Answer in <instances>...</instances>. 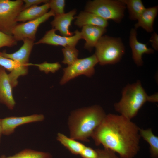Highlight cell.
<instances>
[{
  "label": "cell",
  "mask_w": 158,
  "mask_h": 158,
  "mask_svg": "<svg viewBox=\"0 0 158 158\" xmlns=\"http://www.w3.org/2000/svg\"><path fill=\"white\" fill-rule=\"evenodd\" d=\"M23 0H0V31L12 35L17 24V18L23 6Z\"/></svg>",
  "instance_id": "obj_6"
},
{
  "label": "cell",
  "mask_w": 158,
  "mask_h": 158,
  "mask_svg": "<svg viewBox=\"0 0 158 158\" xmlns=\"http://www.w3.org/2000/svg\"><path fill=\"white\" fill-rule=\"evenodd\" d=\"M147 101L150 102V96L147 95L140 81L138 80L124 87L121 99L114 106L115 111L120 115L131 120Z\"/></svg>",
  "instance_id": "obj_3"
},
{
  "label": "cell",
  "mask_w": 158,
  "mask_h": 158,
  "mask_svg": "<svg viewBox=\"0 0 158 158\" xmlns=\"http://www.w3.org/2000/svg\"><path fill=\"white\" fill-rule=\"evenodd\" d=\"M30 65L38 66L41 71H44L47 73L49 72L54 73L58 70L61 67V64L58 62L49 63L45 62L40 64H36L28 63V66Z\"/></svg>",
  "instance_id": "obj_26"
},
{
  "label": "cell",
  "mask_w": 158,
  "mask_h": 158,
  "mask_svg": "<svg viewBox=\"0 0 158 158\" xmlns=\"http://www.w3.org/2000/svg\"><path fill=\"white\" fill-rule=\"evenodd\" d=\"M49 8L48 2L40 6L36 5L30 7L20 12L17 21L24 23L37 19L48 12Z\"/></svg>",
  "instance_id": "obj_19"
},
{
  "label": "cell",
  "mask_w": 158,
  "mask_h": 158,
  "mask_svg": "<svg viewBox=\"0 0 158 158\" xmlns=\"http://www.w3.org/2000/svg\"><path fill=\"white\" fill-rule=\"evenodd\" d=\"M56 30L52 28L47 32L44 36L35 44H45L54 46H60L63 47H75L79 41L82 39L80 32L78 30L75 31L74 34L71 36L66 37L57 35Z\"/></svg>",
  "instance_id": "obj_9"
},
{
  "label": "cell",
  "mask_w": 158,
  "mask_h": 158,
  "mask_svg": "<svg viewBox=\"0 0 158 158\" xmlns=\"http://www.w3.org/2000/svg\"><path fill=\"white\" fill-rule=\"evenodd\" d=\"M64 56L62 63L70 66L78 59L79 51L75 47L69 46L63 47L62 49Z\"/></svg>",
  "instance_id": "obj_24"
},
{
  "label": "cell",
  "mask_w": 158,
  "mask_h": 158,
  "mask_svg": "<svg viewBox=\"0 0 158 158\" xmlns=\"http://www.w3.org/2000/svg\"><path fill=\"white\" fill-rule=\"evenodd\" d=\"M158 12V6L146 8L137 20L134 28L137 29L141 27L148 32H152L154 22Z\"/></svg>",
  "instance_id": "obj_18"
},
{
  "label": "cell",
  "mask_w": 158,
  "mask_h": 158,
  "mask_svg": "<svg viewBox=\"0 0 158 158\" xmlns=\"http://www.w3.org/2000/svg\"><path fill=\"white\" fill-rule=\"evenodd\" d=\"M2 133V126H1V119L0 118V142L1 138V136Z\"/></svg>",
  "instance_id": "obj_32"
},
{
  "label": "cell",
  "mask_w": 158,
  "mask_h": 158,
  "mask_svg": "<svg viewBox=\"0 0 158 158\" xmlns=\"http://www.w3.org/2000/svg\"><path fill=\"white\" fill-rule=\"evenodd\" d=\"M139 128L121 115L106 114L91 137L96 145L118 153L120 158H133L139 151Z\"/></svg>",
  "instance_id": "obj_1"
},
{
  "label": "cell",
  "mask_w": 158,
  "mask_h": 158,
  "mask_svg": "<svg viewBox=\"0 0 158 158\" xmlns=\"http://www.w3.org/2000/svg\"><path fill=\"white\" fill-rule=\"evenodd\" d=\"M57 139L71 153L75 154H80L85 145L77 140L68 138L63 134L58 133Z\"/></svg>",
  "instance_id": "obj_20"
},
{
  "label": "cell",
  "mask_w": 158,
  "mask_h": 158,
  "mask_svg": "<svg viewBox=\"0 0 158 158\" xmlns=\"http://www.w3.org/2000/svg\"><path fill=\"white\" fill-rule=\"evenodd\" d=\"M95 47V54L101 65L117 63L125 52V47L121 38L106 35L100 38Z\"/></svg>",
  "instance_id": "obj_4"
},
{
  "label": "cell",
  "mask_w": 158,
  "mask_h": 158,
  "mask_svg": "<svg viewBox=\"0 0 158 158\" xmlns=\"http://www.w3.org/2000/svg\"><path fill=\"white\" fill-rule=\"evenodd\" d=\"M106 114L98 105H94L76 110L70 116L68 125L70 137L76 140L88 142Z\"/></svg>",
  "instance_id": "obj_2"
},
{
  "label": "cell",
  "mask_w": 158,
  "mask_h": 158,
  "mask_svg": "<svg viewBox=\"0 0 158 158\" xmlns=\"http://www.w3.org/2000/svg\"><path fill=\"white\" fill-rule=\"evenodd\" d=\"M99 158H120L118 157L115 152L109 149H98L95 150Z\"/></svg>",
  "instance_id": "obj_28"
},
{
  "label": "cell",
  "mask_w": 158,
  "mask_h": 158,
  "mask_svg": "<svg viewBox=\"0 0 158 158\" xmlns=\"http://www.w3.org/2000/svg\"><path fill=\"white\" fill-rule=\"evenodd\" d=\"M94 54L84 58L78 59L74 63L63 69V75L60 84L64 85L71 79L81 75L91 77L94 74V67L98 63Z\"/></svg>",
  "instance_id": "obj_7"
},
{
  "label": "cell",
  "mask_w": 158,
  "mask_h": 158,
  "mask_svg": "<svg viewBox=\"0 0 158 158\" xmlns=\"http://www.w3.org/2000/svg\"><path fill=\"white\" fill-rule=\"evenodd\" d=\"M75 18L74 24L79 28L92 25L106 28L108 25L107 20L91 13L81 11Z\"/></svg>",
  "instance_id": "obj_17"
},
{
  "label": "cell",
  "mask_w": 158,
  "mask_h": 158,
  "mask_svg": "<svg viewBox=\"0 0 158 158\" xmlns=\"http://www.w3.org/2000/svg\"><path fill=\"white\" fill-rule=\"evenodd\" d=\"M136 29L132 28L130 31L129 44L131 49L133 60L138 66H142L143 64L142 56L143 54H152L154 50L148 48L146 44L139 42L137 37Z\"/></svg>",
  "instance_id": "obj_11"
},
{
  "label": "cell",
  "mask_w": 158,
  "mask_h": 158,
  "mask_svg": "<svg viewBox=\"0 0 158 158\" xmlns=\"http://www.w3.org/2000/svg\"><path fill=\"white\" fill-rule=\"evenodd\" d=\"M0 66L10 71L8 76L10 82L13 84H17L18 78L26 75L28 72V66H23L11 59L3 57L1 52Z\"/></svg>",
  "instance_id": "obj_13"
},
{
  "label": "cell",
  "mask_w": 158,
  "mask_h": 158,
  "mask_svg": "<svg viewBox=\"0 0 158 158\" xmlns=\"http://www.w3.org/2000/svg\"><path fill=\"white\" fill-rule=\"evenodd\" d=\"M44 119L42 114H34L28 116L6 117L1 119L2 134L9 135L13 133L18 126L32 122H40Z\"/></svg>",
  "instance_id": "obj_10"
},
{
  "label": "cell",
  "mask_w": 158,
  "mask_h": 158,
  "mask_svg": "<svg viewBox=\"0 0 158 158\" xmlns=\"http://www.w3.org/2000/svg\"><path fill=\"white\" fill-rule=\"evenodd\" d=\"M17 44V41L13 36L8 35L0 31V49L4 47H12Z\"/></svg>",
  "instance_id": "obj_27"
},
{
  "label": "cell",
  "mask_w": 158,
  "mask_h": 158,
  "mask_svg": "<svg viewBox=\"0 0 158 158\" xmlns=\"http://www.w3.org/2000/svg\"><path fill=\"white\" fill-rule=\"evenodd\" d=\"M12 88L5 69L0 66V102L10 110L13 109L16 104L12 94Z\"/></svg>",
  "instance_id": "obj_12"
},
{
  "label": "cell",
  "mask_w": 158,
  "mask_h": 158,
  "mask_svg": "<svg viewBox=\"0 0 158 158\" xmlns=\"http://www.w3.org/2000/svg\"><path fill=\"white\" fill-rule=\"evenodd\" d=\"M106 31V28L97 26L87 25L82 27L80 33L82 39L85 41L84 48L92 51Z\"/></svg>",
  "instance_id": "obj_14"
},
{
  "label": "cell",
  "mask_w": 158,
  "mask_h": 158,
  "mask_svg": "<svg viewBox=\"0 0 158 158\" xmlns=\"http://www.w3.org/2000/svg\"><path fill=\"white\" fill-rule=\"evenodd\" d=\"M80 155L83 158H99L96 150L85 146Z\"/></svg>",
  "instance_id": "obj_29"
},
{
  "label": "cell",
  "mask_w": 158,
  "mask_h": 158,
  "mask_svg": "<svg viewBox=\"0 0 158 158\" xmlns=\"http://www.w3.org/2000/svg\"><path fill=\"white\" fill-rule=\"evenodd\" d=\"M6 158H52V157L51 155L48 152L27 149L14 155Z\"/></svg>",
  "instance_id": "obj_23"
},
{
  "label": "cell",
  "mask_w": 158,
  "mask_h": 158,
  "mask_svg": "<svg viewBox=\"0 0 158 158\" xmlns=\"http://www.w3.org/2000/svg\"><path fill=\"white\" fill-rule=\"evenodd\" d=\"M150 42L154 50H158V35L155 32H154L150 39Z\"/></svg>",
  "instance_id": "obj_31"
},
{
  "label": "cell",
  "mask_w": 158,
  "mask_h": 158,
  "mask_svg": "<svg viewBox=\"0 0 158 158\" xmlns=\"http://www.w3.org/2000/svg\"><path fill=\"white\" fill-rule=\"evenodd\" d=\"M55 16L51 10L37 19L17 25L13 29L12 35L17 41H23L28 39L34 41L37 28L42 23L51 16Z\"/></svg>",
  "instance_id": "obj_8"
},
{
  "label": "cell",
  "mask_w": 158,
  "mask_h": 158,
  "mask_svg": "<svg viewBox=\"0 0 158 158\" xmlns=\"http://www.w3.org/2000/svg\"><path fill=\"white\" fill-rule=\"evenodd\" d=\"M126 6L129 18L132 20H137L146 8L141 0H121Z\"/></svg>",
  "instance_id": "obj_22"
},
{
  "label": "cell",
  "mask_w": 158,
  "mask_h": 158,
  "mask_svg": "<svg viewBox=\"0 0 158 158\" xmlns=\"http://www.w3.org/2000/svg\"><path fill=\"white\" fill-rule=\"evenodd\" d=\"M49 8L54 13L55 16L64 13L65 1L64 0H51L48 2Z\"/></svg>",
  "instance_id": "obj_25"
},
{
  "label": "cell",
  "mask_w": 158,
  "mask_h": 158,
  "mask_svg": "<svg viewBox=\"0 0 158 158\" xmlns=\"http://www.w3.org/2000/svg\"><path fill=\"white\" fill-rule=\"evenodd\" d=\"M126 7L121 0H94L88 2L85 11L118 23L124 17Z\"/></svg>",
  "instance_id": "obj_5"
},
{
  "label": "cell",
  "mask_w": 158,
  "mask_h": 158,
  "mask_svg": "<svg viewBox=\"0 0 158 158\" xmlns=\"http://www.w3.org/2000/svg\"><path fill=\"white\" fill-rule=\"evenodd\" d=\"M23 1L25 2V4L23 5L22 10L30 7L36 6L41 3H46L48 2L49 1L47 0H23Z\"/></svg>",
  "instance_id": "obj_30"
},
{
  "label": "cell",
  "mask_w": 158,
  "mask_h": 158,
  "mask_svg": "<svg viewBox=\"0 0 158 158\" xmlns=\"http://www.w3.org/2000/svg\"><path fill=\"white\" fill-rule=\"evenodd\" d=\"M76 10L73 9L66 13L54 16L51 22L53 28L58 30L63 36L70 37L73 35V33L69 30V27L73 20L75 18L74 16L76 14Z\"/></svg>",
  "instance_id": "obj_16"
},
{
  "label": "cell",
  "mask_w": 158,
  "mask_h": 158,
  "mask_svg": "<svg viewBox=\"0 0 158 158\" xmlns=\"http://www.w3.org/2000/svg\"><path fill=\"white\" fill-rule=\"evenodd\" d=\"M23 44L20 49L13 53L8 54L5 51L1 52L4 57L11 59L24 66H28L29 59L32 51L34 41L29 39L23 41Z\"/></svg>",
  "instance_id": "obj_15"
},
{
  "label": "cell",
  "mask_w": 158,
  "mask_h": 158,
  "mask_svg": "<svg viewBox=\"0 0 158 158\" xmlns=\"http://www.w3.org/2000/svg\"><path fill=\"white\" fill-rule=\"evenodd\" d=\"M139 133L140 137L149 144L151 157L153 158H158V136L154 135L150 128L146 130L140 128Z\"/></svg>",
  "instance_id": "obj_21"
},
{
  "label": "cell",
  "mask_w": 158,
  "mask_h": 158,
  "mask_svg": "<svg viewBox=\"0 0 158 158\" xmlns=\"http://www.w3.org/2000/svg\"><path fill=\"white\" fill-rule=\"evenodd\" d=\"M6 157L5 156L3 155L0 157V158H6Z\"/></svg>",
  "instance_id": "obj_33"
}]
</instances>
